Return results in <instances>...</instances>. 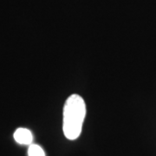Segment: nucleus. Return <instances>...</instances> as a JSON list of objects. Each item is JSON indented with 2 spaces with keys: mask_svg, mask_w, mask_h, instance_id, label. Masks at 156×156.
I'll return each mask as SVG.
<instances>
[{
  "mask_svg": "<svg viewBox=\"0 0 156 156\" xmlns=\"http://www.w3.org/2000/svg\"><path fill=\"white\" fill-rule=\"evenodd\" d=\"M14 139L19 144L30 145L32 140H33V136H32L31 132L29 129L19 128H17L14 133Z\"/></svg>",
  "mask_w": 156,
  "mask_h": 156,
  "instance_id": "nucleus-2",
  "label": "nucleus"
},
{
  "mask_svg": "<svg viewBox=\"0 0 156 156\" xmlns=\"http://www.w3.org/2000/svg\"><path fill=\"white\" fill-rule=\"evenodd\" d=\"M28 156H45L44 151L37 144H30L28 149Z\"/></svg>",
  "mask_w": 156,
  "mask_h": 156,
  "instance_id": "nucleus-3",
  "label": "nucleus"
},
{
  "mask_svg": "<svg viewBox=\"0 0 156 156\" xmlns=\"http://www.w3.org/2000/svg\"><path fill=\"white\" fill-rule=\"evenodd\" d=\"M86 116V104L83 98L77 94L68 97L63 107L62 130L68 140H74L80 136Z\"/></svg>",
  "mask_w": 156,
  "mask_h": 156,
  "instance_id": "nucleus-1",
  "label": "nucleus"
}]
</instances>
